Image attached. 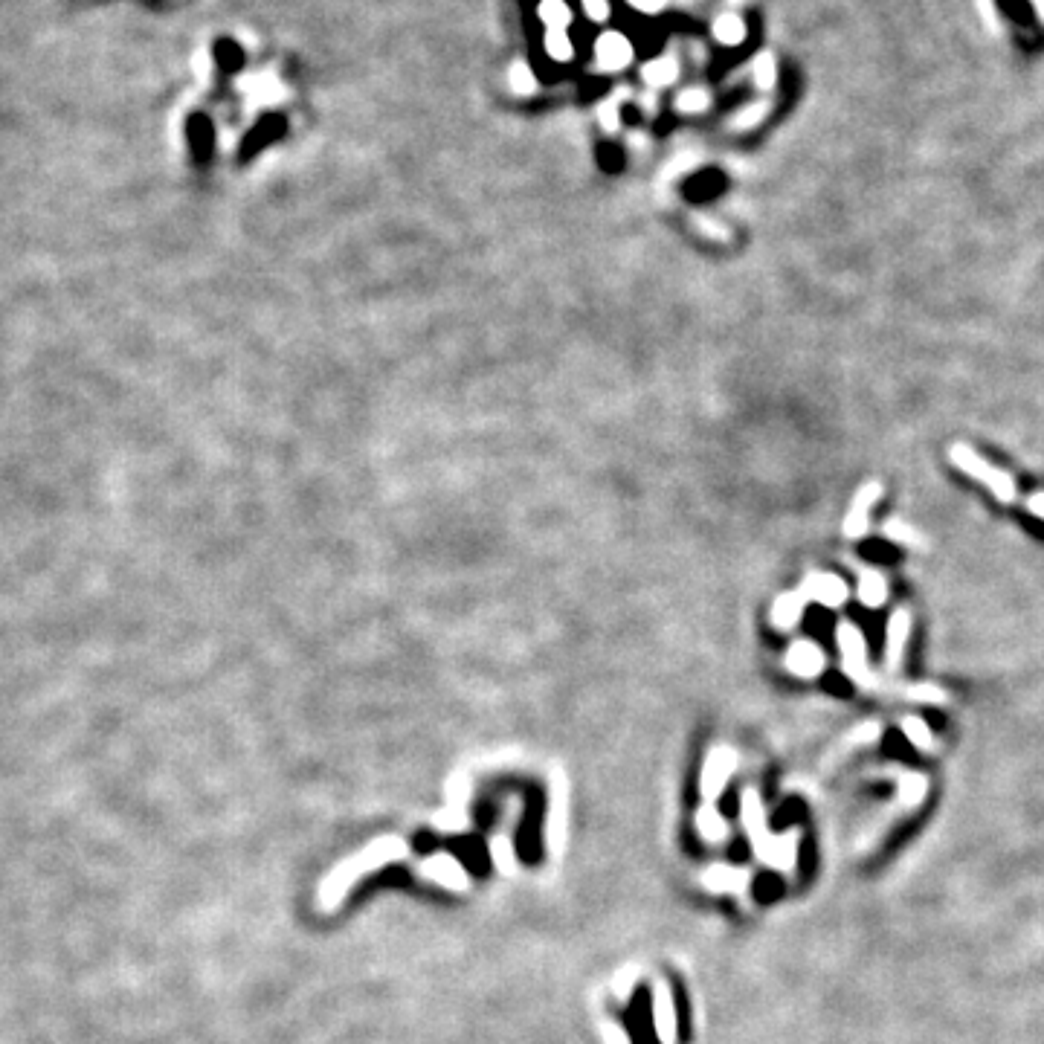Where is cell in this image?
Wrapping results in <instances>:
<instances>
[{
  "label": "cell",
  "instance_id": "cell-5",
  "mask_svg": "<svg viewBox=\"0 0 1044 1044\" xmlns=\"http://www.w3.org/2000/svg\"><path fill=\"white\" fill-rule=\"evenodd\" d=\"M882 493H885L882 482H868L856 491L853 502H850V511L844 517V537L847 540H862L868 534L870 508L882 499Z\"/></svg>",
  "mask_w": 1044,
  "mask_h": 1044
},
{
  "label": "cell",
  "instance_id": "cell-7",
  "mask_svg": "<svg viewBox=\"0 0 1044 1044\" xmlns=\"http://www.w3.org/2000/svg\"><path fill=\"white\" fill-rule=\"evenodd\" d=\"M908 636H911V612L905 607L894 609V615L888 618V633H885V665L891 670L902 665Z\"/></svg>",
  "mask_w": 1044,
  "mask_h": 1044
},
{
  "label": "cell",
  "instance_id": "cell-6",
  "mask_svg": "<svg viewBox=\"0 0 1044 1044\" xmlns=\"http://www.w3.org/2000/svg\"><path fill=\"white\" fill-rule=\"evenodd\" d=\"M804 601H815L821 607L827 609H839L844 607L847 601V583L839 578V575H827V572H812L804 580V589H801Z\"/></svg>",
  "mask_w": 1044,
  "mask_h": 1044
},
{
  "label": "cell",
  "instance_id": "cell-10",
  "mask_svg": "<svg viewBox=\"0 0 1044 1044\" xmlns=\"http://www.w3.org/2000/svg\"><path fill=\"white\" fill-rule=\"evenodd\" d=\"M630 56H633V50H630V44L621 35H607L598 44V61H601L604 70H621L630 61Z\"/></svg>",
  "mask_w": 1044,
  "mask_h": 1044
},
{
  "label": "cell",
  "instance_id": "cell-17",
  "mask_svg": "<svg viewBox=\"0 0 1044 1044\" xmlns=\"http://www.w3.org/2000/svg\"><path fill=\"white\" fill-rule=\"evenodd\" d=\"M720 189H723V177H720L717 172H705L691 180L688 195H691L694 201H708V198H714Z\"/></svg>",
  "mask_w": 1044,
  "mask_h": 1044
},
{
  "label": "cell",
  "instance_id": "cell-25",
  "mask_svg": "<svg viewBox=\"0 0 1044 1044\" xmlns=\"http://www.w3.org/2000/svg\"><path fill=\"white\" fill-rule=\"evenodd\" d=\"M511 85L517 87L520 93H528V90H534V76H531L525 67H517V70L511 73Z\"/></svg>",
  "mask_w": 1044,
  "mask_h": 1044
},
{
  "label": "cell",
  "instance_id": "cell-29",
  "mask_svg": "<svg viewBox=\"0 0 1044 1044\" xmlns=\"http://www.w3.org/2000/svg\"><path fill=\"white\" fill-rule=\"evenodd\" d=\"M601 160H607L604 166H607L609 172H615V169H618V163H621V154H618L615 148H604V151H601Z\"/></svg>",
  "mask_w": 1044,
  "mask_h": 1044
},
{
  "label": "cell",
  "instance_id": "cell-15",
  "mask_svg": "<svg viewBox=\"0 0 1044 1044\" xmlns=\"http://www.w3.org/2000/svg\"><path fill=\"white\" fill-rule=\"evenodd\" d=\"M656 1027H659V1036L665 1042H673L676 1039V1013H673V998L667 995L665 989L659 992L656 998Z\"/></svg>",
  "mask_w": 1044,
  "mask_h": 1044
},
{
  "label": "cell",
  "instance_id": "cell-28",
  "mask_svg": "<svg viewBox=\"0 0 1044 1044\" xmlns=\"http://www.w3.org/2000/svg\"><path fill=\"white\" fill-rule=\"evenodd\" d=\"M1024 505H1027V511H1030L1033 517H1039V520H1044V491L1030 493V496L1024 499Z\"/></svg>",
  "mask_w": 1044,
  "mask_h": 1044
},
{
  "label": "cell",
  "instance_id": "cell-19",
  "mask_svg": "<svg viewBox=\"0 0 1044 1044\" xmlns=\"http://www.w3.org/2000/svg\"><path fill=\"white\" fill-rule=\"evenodd\" d=\"M902 731L911 737V743L917 749H931V731H928V725L920 717H905L902 720Z\"/></svg>",
  "mask_w": 1044,
  "mask_h": 1044
},
{
  "label": "cell",
  "instance_id": "cell-30",
  "mask_svg": "<svg viewBox=\"0 0 1044 1044\" xmlns=\"http://www.w3.org/2000/svg\"><path fill=\"white\" fill-rule=\"evenodd\" d=\"M696 93H699V90H696ZM696 93L694 90H688V96H682L679 105H682V108H702V105H705V96H696Z\"/></svg>",
  "mask_w": 1044,
  "mask_h": 1044
},
{
  "label": "cell",
  "instance_id": "cell-20",
  "mask_svg": "<svg viewBox=\"0 0 1044 1044\" xmlns=\"http://www.w3.org/2000/svg\"><path fill=\"white\" fill-rule=\"evenodd\" d=\"M743 35H746V27H743V21H737V18H720L717 21V38L723 41V44H740L743 41Z\"/></svg>",
  "mask_w": 1044,
  "mask_h": 1044
},
{
  "label": "cell",
  "instance_id": "cell-4",
  "mask_svg": "<svg viewBox=\"0 0 1044 1044\" xmlns=\"http://www.w3.org/2000/svg\"><path fill=\"white\" fill-rule=\"evenodd\" d=\"M836 641L841 647V659H844V670L853 682L859 685H873V676L868 670V644L862 630L853 621H841L836 630Z\"/></svg>",
  "mask_w": 1044,
  "mask_h": 1044
},
{
  "label": "cell",
  "instance_id": "cell-12",
  "mask_svg": "<svg viewBox=\"0 0 1044 1044\" xmlns=\"http://www.w3.org/2000/svg\"><path fill=\"white\" fill-rule=\"evenodd\" d=\"M212 58H215V67L227 76H235L244 67V50L232 38H218L212 44Z\"/></svg>",
  "mask_w": 1044,
  "mask_h": 1044
},
{
  "label": "cell",
  "instance_id": "cell-1",
  "mask_svg": "<svg viewBox=\"0 0 1044 1044\" xmlns=\"http://www.w3.org/2000/svg\"><path fill=\"white\" fill-rule=\"evenodd\" d=\"M401 853V844L398 841H392V839H386V841H377L375 847H366L363 853H357L354 859H348V862H343L340 868H334L325 879H322V888H319V908L322 911H331L340 899L346 897V891L351 888V882L360 876V873H366V870H372L377 868V865H383V862H389L392 856H398Z\"/></svg>",
  "mask_w": 1044,
  "mask_h": 1044
},
{
  "label": "cell",
  "instance_id": "cell-31",
  "mask_svg": "<svg viewBox=\"0 0 1044 1044\" xmlns=\"http://www.w3.org/2000/svg\"><path fill=\"white\" fill-rule=\"evenodd\" d=\"M607 1039H609V1044H630L627 1033H624V1030H618V1027H607Z\"/></svg>",
  "mask_w": 1044,
  "mask_h": 1044
},
{
  "label": "cell",
  "instance_id": "cell-22",
  "mask_svg": "<svg viewBox=\"0 0 1044 1044\" xmlns=\"http://www.w3.org/2000/svg\"><path fill=\"white\" fill-rule=\"evenodd\" d=\"M546 47H549V56L551 58H560V61H566V58L572 56V44H569V38L560 32V29H551L549 35H546Z\"/></svg>",
  "mask_w": 1044,
  "mask_h": 1044
},
{
  "label": "cell",
  "instance_id": "cell-13",
  "mask_svg": "<svg viewBox=\"0 0 1044 1044\" xmlns=\"http://www.w3.org/2000/svg\"><path fill=\"white\" fill-rule=\"evenodd\" d=\"M804 595L801 592H792V595H781L778 601H775V609H772V618H775V624L781 627V630H792L798 621H801V615H804Z\"/></svg>",
  "mask_w": 1044,
  "mask_h": 1044
},
{
  "label": "cell",
  "instance_id": "cell-27",
  "mask_svg": "<svg viewBox=\"0 0 1044 1044\" xmlns=\"http://www.w3.org/2000/svg\"><path fill=\"white\" fill-rule=\"evenodd\" d=\"M699 824L705 827V833H711L708 839H717L714 833H720V836H723V824H720V821L714 818V812H711V810H702V815H699Z\"/></svg>",
  "mask_w": 1044,
  "mask_h": 1044
},
{
  "label": "cell",
  "instance_id": "cell-3",
  "mask_svg": "<svg viewBox=\"0 0 1044 1044\" xmlns=\"http://www.w3.org/2000/svg\"><path fill=\"white\" fill-rule=\"evenodd\" d=\"M995 12L1007 21L1010 38L1021 56H1042L1044 53V24L1030 0H992Z\"/></svg>",
  "mask_w": 1044,
  "mask_h": 1044
},
{
  "label": "cell",
  "instance_id": "cell-21",
  "mask_svg": "<svg viewBox=\"0 0 1044 1044\" xmlns=\"http://www.w3.org/2000/svg\"><path fill=\"white\" fill-rule=\"evenodd\" d=\"M644 76H647V82H653V85H667V82L676 76V64H673V61H667V58H662V61H653V64H647Z\"/></svg>",
  "mask_w": 1044,
  "mask_h": 1044
},
{
  "label": "cell",
  "instance_id": "cell-26",
  "mask_svg": "<svg viewBox=\"0 0 1044 1044\" xmlns=\"http://www.w3.org/2000/svg\"><path fill=\"white\" fill-rule=\"evenodd\" d=\"M583 6H586V15L595 18V21H604L609 15L607 0H583Z\"/></svg>",
  "mask_w": 1044,
  "mask_h": 1044
},
{
  "label": "cell",
  "instance_id": "cell-23",
  "mask_svg": "<svg viewBox=\"0 0 1044 1044\" xmlns=\"http://www.w3.org/2000/svg\"><path fill=\"white\" fill-rule=\"evenodd\" d=\"M540 15H543V21H549L551 27H563L569 21V9L560 0H546L540 6Z\"/></svg>",
  "mask_w": 1044,
  "mask_h": 1044
},
{
  "label": "cell",
  "instance_id": "cell-9",
  "mask_svg": "<svg viewBox=\"0 0 1044 1044\" xmlns=\"http://www.w3.org/2000/svg\"><path fill=\"white\" fill-rule=\"evenodd\" d=\"M859 601L870 609L882 607L888 601V580L882 572H876V569L859 572Z\"/></svg>",
  "mask_w": 1044,
  "mask_h": 1044
},
{
  "label": "cell",
  "instance_id": "cell-11",
  "mask_svg": "<svg viewBox=\"0 0 1044 1044\" xmlns=\"http://www.w3.org/2000/svg\"><path fill=\"white\" fill-rule=\"evenodd\" d=\"M424 873H430L433 879L450 885V888H464V885H467V873H464V870L459 868V862L450 859V856H433V859L424 865Z\"/></svg>",
  "mask_w": 1044,
  "mask_h": 1044
},
{
  "label": "cell",
  "instance_id": "cell-8",
  "mask_svg": "<svg viewBox=\"0 0 1044 1044\" xmlns=\"http://www.w3.org/2000/svg\"><path fill=\"white\" fill-rule=\"evenodd\" d=\"M786 667L798 676H818L824 670V653L818 644L812 641H798L789 647V656H786Z\"/></svg>",
  "mask_w": 1044,
  "mask_h": 1044
},
{
  "label": "cell",
  "instance_id": "cell-24",
  "mask_svg": "<svg viewBox=\"0 0 1044 1044\" xmlns=\"http://www.w3.org/2000/svg\"><path fill=\"white\" fill-rule=\"evenodd\" d=\"M943 691L940 688H931V685H920V688H911V699H920V702H943Z\"/></svg>",
  "mask_w": 1044,
  "mask_h": 1044
},
{
  "label": "cell",
  "instance_id": "cell-14",
  "mask_svg": "<svg viewBox=\"0 0 1044 1044\" xmlns=\"http://www.w3.org/2000/svg\"><path fill=\"white\" fill-rule=\"evenodd\" d=\"M882 537L891 540V543H897V546H908V549H926L928 546L926 537H923L914 525L897 520V517L882 525Z\"/></svg>",
  "mask_w": 1044,
  "mask_h": 1044
},
{
  "label": "cell",
  "instance_id": "cell-2",
  "mask_svg": "<svg viewBox=\"0 0 1044 1044\" xmlns=\"http://www.w3.org/2000/svg\"><path fill=\"white\" fill-rule=\"evenodd\" d=\"M949 462L955 464L963 476L981 482L998 502L1013 505L1015 499H1018V485H1015L1013 473H1007L1004 467H998V464L984 459V456H981L975 447H969L966 441H955V444L949 447Z\"/></svg>",
  "mask_w": 1044,
  "mask_h": 1044
},
{
  "label": "cell",
  "instance_id": "cell-16",
  "mask_svg": "<svg viewBox=\"0 0 1044 1044\" xmlns=\"http://www.w3.org/2000/svg\"><path fill=\"white\" fill-rule=\"evenodd\" d=\"M189 137H192V148H195V154L201 157V154H206L209 148H212V125H209V119L203 114H195L192 119H189Z\"/></svg>",
  "mask_w": 1044,
  "mask_h": 1044
},
{
  "label": "cell",
  "instance_id": "cell-18",
  "mask_svg": "<svg viewBox=\"0 0 1044 1044\" xmlns=\"http://www.w3.org/2000/svg\"><path fill=\"white\" fill-rule=\"evenodd\" d=\"M728 772H731V757H728V754H723V757L717 754V757L711 760L708 772H705V786H708V792H717V786H723Z\"/></svg>",
  "mask_w": 1044,
  "mask_h": 1044
},
{
  "label": "cell",
  "instance_id": "cell-32",
  "mask_svg": "<svg viewBox=\"0 0 1044 1044\" xmlns=\"http://www.w3.org/2000/svg\"><path fill=\"white\" fill-rule=\"evenodd\" d=\"M633 3H636L638 9H644V12H656V9L665 6V0H633Z\"/></svg>",
  "mask_w": 1044,
  "mask_h": 1044
}]
</instances>
